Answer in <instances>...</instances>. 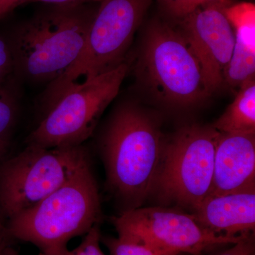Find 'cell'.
Returning <instances> with one entry per match:
<instances>
[{
  "label": "cell",
  "mask_w": 255,
  "mask_h": 255,
  "mask_svg": "<svg viewBox=\"0 0 255 255\" xmlns=\"http://www.w3.org/2000/svg\"><path fill=\"white\" fill-rule=\"evenodd\" d=\"M191 214L202 227L217 236H249L255 229V191L209 196Z\"/></svg>",
  "instance_id": "7c38bea8"
},
{
  "label": "cell",
  "mask_w": 255,
  "mask_h": 255,
  "mask_svg": "<svg viewBox=\"0 0 255 255\" xmlns=\"http://www.w3.org/2000/svg\"><path fill=\"white\" fill-rule=\"evenodd\" d=\"M90 163L83 145L46 147L27 145L0 160V212L7 221L31 209Z\"/></svg>",
  "instance_id": "8992f818"
},
{
  "label": "cell",
  "mask_w": 255,
  "mask_h": 255,
  "mask_svg": "<svg viewBox=\"0 0 255 255\" xmlns=\"http://www.w3.org/2000/svg\"><path fill=\"white\" fill-rule=\"evenodd\" d=\"M96 11L86 4L49 5L15 28L6 38L15 79L49 85L63 76L81 54Z\"/></svg>",
  "instance_id": "7a4b0ae2"
},
{
  "label": "cell",
  "mask_w": 255,
  "mask_h": 255,
  "mask_svg": "<svg viewBox=\"0 0 255 255\" xmlns=\"http://www.w3.org/2000/svg\"><path fill=\"white\" fill-rule=\"evenodd\" d=\"M103 0H29L28 4L30 3H43L48 5H69L86 4L92 1H101Z\"/></svg>",
  "instance_id": "7402d4cb"
},
{
  "label": "cell",
  "mask_w": 255,
  "mask_h": 255,
  "mask_svg": "<svg viewBox=\"0 0 255 255\" xmlns=\"http://www.w3.org/2000/svg\"><path fill=\"white\" fill-rule=\"evenodd\" d=\"M212 255H255L254 233L242 238L228 249Z\"/></svg>",
  "instance_id": "ffe728a7"
},
{
  "label": "cell",
  "mask_w": 255,
  "mask_h": 255,
  "mask_svg": "<svg viewBox=\"0 0 255 255\" xmlns=\"http://www.w3.org/2000/svg\"><path fill=\"white\" fill-rule=\"evenodd\" d=\"M255 191V133L221 132L209 196ZM208 196V197H209Z\"/></svg>",
  "instance_id": "8fae6325"
},
{
  "label": "cell",
  "mask_w": 255,
  "mask_h": 255,
  "mask_svg": "<svg viewBox=\"0 0 255 255\" xmlns=\"http://www.w3.org/2000/svg\"><path fill=\"white\" fill-rule=\"evenodd\" d=\"M223 10L234 31V48L255 53V4L247 1L232 4L229 1Z\"/></svg>",
  "instance_id": "5bb4252c"
},
{
  "label": "cell",
  "mask_w": 255,
  "mask_h": 255,
  "mask_svg": "<svg viewBox=\"0 0 255 255\" xmlns=\"http://www.w3.org/2000/svg\"><path fill=\"white\" fill-rule=\"evenodd\" d=\"M230 0H214L181 19V31L200 62L212 94L224 83L236 37L223 12Z\"/></svg>",
  "instance_id": "30bf717a"
},
{
  "label": "cell",
  "mask_w": 255,
  "mask_h": 255,
  "mask_svg": "<svg viewBox=\"0 0 255 255\" xmlns=\"http://www.w3.org/2000/svg\"><path fill=\"white\" fill-rule=\"evenodd\" d=\"M150 0H103L81 54L63 76L48 85L44 99L68 85L107 73L125 62Z\"/></svg>",
  "instance_id": "ba28073f"
},
{
  "label": "cell",
  "mask_w": 255,
  "mask_h": 255,
  "mask_svg": "<svg viewBox=\"0 0 255 255\" xmlns=\"http://www.w3.org/2000/svg\"><path fill=\"white\" fill-rule=\"evenodd\" d=\"M101 242L108 248L111 255H161L146 245L119 238L101 236Z\"/></svg>",
  "instance_id": "2e32d148"
},
{
  "label": "cell",
  "mask_w": 255,
  "mask_h": 255,
  "mask_svg": "<svg viewBox=\"0 0 255 255\" xmlns=\"http://www.w3.org/2000/svg\"><path fill=\"white\" fill-rule=\"evenodd\" d=\"M14 77L12 54L7 39L0 35V88L11 86Z\"/></svg>",
  "instance_id": "d6986e66"
},
{
  "label": "cell",
  "mask_w": 255,
  "mask_h": 255,
  "mask_svg": "<svg viewBox=\"0 0 255 255\" xmlns=\"http://www.w3.org/2000/svg\"><path fill=\"white\" fill-rule=\"evenodd\" d=\"M212 126L222 133H255V77L242 84L232 104Z\"/></svg>",
  "instance_id": "4fadbf2b"
},
{
  "label": "cell",
  "mask_w": 255,
  "mask_h": 255,
  "mask_svg": "<svg viewBox=\"0 0 255 255\" xmlns=\"http://www.w3.org/2000/svg\"><path fill=\"white\" fill-rule=\"evenodd\" d=\"M0 255H21L19 254V253L16 250H15L14 248H13L11 247V245L10 246H8L5 247L4 248H3L1 251H0ZM38 255H44L42 254V253H39V254Z\"/></svg>",
  "instance_id": "d4e9b609"
},
{
  "label": "cell",
  "mask_w": 255,
  "mask_h": 255,
  "mask_svg": "<svg viewBox=\"0 0 255 255\" xmlns=\"http://www.w3.org/2000/svg\"><path fill=\"white\" fill-rule=\"evenodd\" d=\"M137 79L164 105L187 107L212 95L200 62L180 29L156 21L142 41Z\"/></svg>",
  "instance_id": "277c9868"
},
{
  "label": "cell",
  "mask_w": 255,
  "mask_h": 255,
  "mask_svg": "<svg viewBox=\"0 0 255 255\" xmlns=\"http://www.w3.org/2000/svg\"><path fill=\"white\" fill-rule=\"evenodd\" d=\"M10 141L9 139L0 137V160L4 158L9 150Z\"/></svg>",
  "instance_id": "cb8c5ba5"
},
{
  "label": "cell",
  "mask_w": 255,
  "mask_h": 255,
  "mask_svg": "<svg viewBox=\"0 0 255 255\" xmlns=\"http://www.w3.org/2000/svg\"><path fill=\"white\" fill-rule=\"evenodd\" d=\"M164 140L150 114L133 104L114 112L101 140L107 184L121 213L141 207L153 190Z\"/></svg>",
  "instance_id": "6da1fadb"
},
{
  "label": "cell",
  "mask_w": 255,
  "mask_h": 255,
  "mask_svg": "<svg viewBox=\"0 0 255 255\" xmlns=\"http://www.w3.org/2000/svg\"><path fill=\"white\" fill-rule=\"evenodd\" d=\"M12 240L9 238L6 229V221L0 212V251L5 247L11 245Z\"/></svg>",
  "instance_id": "603a6c76"
},
{
  "label": "cell",
  "mask_w": 255,
  "mask_h": 255,
  "mask_svg": "<svg viewBox=\"0 0 255 255\" xmlns=\"http://www.w3.org/2000/svg\"><path fill=\"white\" fill-rule=\"evenodd\" d=\"M29 0H0V21L11 14L18 6L27 4Z\"/></svg>",
  "instance_id": "44dd1931"
},
{
  "label": "cell",
  "mask_w": 255,
  "mask_h": 255,
  "mask_svg": "<svg viewBox=\"0 0 255 255\" xmlns=\"http://www.w3.org/2000/svg\"><path fill=\"white\" fill-rule=\"evenodd\" d=\"M80 245L72 251H67L63 255H106L100 247L101 234L100 223L95 224L85 235Z\"/></svg>",
  "instance_id": "e0dca14e"
},
{
  "label": "cell",
  "mask_w": 255,
  "mask_h": 255,
  "mask_svg": "<svg viewBox=\"0 0 255 255\" xmlns=\"http://www.w3.org/2000/svg\"><path fill=\"white\" fill-rule=\"evenodd\" d=\"M112 221L119 238L146 245L161 255H201L246 237L217 236L202 227L192 214L162 206L129 210Z\"/></svg>",
  "instance_id": "9c48e42d"
},
{
  "label": "cell",
  "mask_w": 255,
  "mask_h": 255,
  "mask_svg": "<svg viewBox=\"0 0 255 255\" xmlns=\"http://www.w3.org/2000/svg\"><path fill=\"white\" fill-rule=\"evenodd\" d=\"M214 0H159L162 7L172 17L182 19L203 5Z\"/></svg>",
  "instance_id": "ac0fdd59"
},
{
  "label": "cell",
  "mask_w": 255,
  "mask_h": 255,
  "mask_svg": "<svg viewBox=\"0 0 255 255\" xmlns=\"http://www.w3.org/2000/svg\"><path fill=\"white\" fill-rule=\"evenodd\" d=\"M220 134L213 126L193 124L164 140L152 190L161 202L192 213L209 196Z\"/></svg>",
  "instance_id": "52a82bcc"
},
{
  "label": "cell",
  "mask_w": 255,
  "mask_h": 255,
  "mask_svg": "<svg viewBox=\"0 0 255 255\" xmlns=\"http://www.w3.org/2000/svg\"><path fill=\"white\" fill-rule=\"evenodd\" d=\"M18 113V100L11 87L0 88V137L9 140Z\"/></svg>",
  "instance_id": "9a60e30c"
},
{
  "label": "cell",
  "mask_w": 255,
  "mask_h": 255,
  "mask_svg": "<svg viewBox=\"0 0 255 255\" xmlns=\"http://www.w3.org/2000/svg\"><path fill=\"white\" fill-rule=\"evenodd\" d=\"M102 214L90 164L31 209L6 221L12 241L31 243L44 255H63L73 238L84 236Z\"/></svg>",
  "instance_id": "3957f363"
},
{
  "label": "cell",
  "mask_w": 255,
  "mask_h": 255,
  "mask_svg": "<svg viewBox=\"0 0 255 255\" xmlns=\"http://www.w3.org/2000/svg\"><path fill=\"white\" fill-rule=\"evenodd\" d=\"M128 70L124 62L95 78L71 84L47 99L46 112L26 137V145L46 148L83 145L118 95Z\"/></svg>",
  "instance_id": "5b68a950"
}]
</instances>
